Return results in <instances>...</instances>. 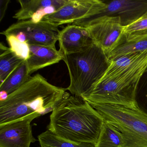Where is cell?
<instances>
[{
  "mask_svg": "<svg viewBox=\"0 0 147 147\" xmlns=\"http://www.w3.org/2000/svg\"><path fill=\"white\" fill-rule=\"evenodd\" d=\"M48 129L67 141L95 144L103 117L86 100L66 92L51 114Z\"/></svg>",
  "mask_w": 147,
  "mask_h": 147,
  "instance_id": "cell-1",
  "label": "cell"
},
{
  "mask_svg": "<svg viewBox=\"0 0 147 147\" xmlns=\"http://www.w3.org/2000/svg\"><path fill=\"white\" fill-rule=\"evenodd\" d=\"M66 91L51 84L39 74L31 76L5 100L0 101V125L32 114L41 116L52 111Z\"/></svg>",
  "mask_w": 147,
  "mask_h": 147,
  "instance_id": "cell-2",
  "label": "cell"
},
{
  "mask_svg": "<svg viewBox=\"0 0 147 147\" xmlns=\"http://www.w3.org/2000/svg\"><path fill=\"white\" fill-rule=\"evenodd\" d=\"M70 84L67 90L85 99L100 80L111 64L107 55L95 45L82 51L64 55Z\"/></svg>",
  "mask_w": 147,
  "mask_h": 147,
  "instance_id": "cell-3",
  "label": "cell"
},
{
  "mask_svg": "<svg viewBox=\"0 0 147 147\" xmlns=\"http://www.w3.org/2000/svg\"><path fill=\"white\" fill-rule=\"evenodd\" d=\"M147 69V61L135 67L100 80L85 100L95 104L117 105L138 108V88Z\"/></svg>",
  "mask_w": 147,
  "mask_h": 147,
  "instance_id": "cell-4",
  "label": "cell"
},
{
  "mask_svg": "<svg viewBox=\"0 0 147 147\" xmlns=\"http://www.w3.org/2000/svg\"><path fill=\"white\" fill-rule=\"evenodd\" d=\"M89 104L122 133L125 147H147V113L139 107Z\"/></svg>",
  "mask_w": 147,
  "mask_h": 147,
  "instance_id": "cell-5",
  "label": "cell"
},
{
  "mask_svg": "<svg viewBox=\"0 0 147 147\" xmlns=\"http://www.w3.org/2000/svg\"><path fill=\"white\" fill-rule=\"evenodd\" d=\"M60 32L58 26L46 20L35 23L27 20L13 24L1 34L5 36H14L20 42L26 43L28 45L56 48Z\"/></svg>",
  "mask_w": 147,
  "mask_h": 147,
  "instance_id": "cell-6",
  "label": "cell"
},
{
  "mask_svg": "<svg viewBox=\"0 0 147 147\" xmlns=\"http://www.w3.org/2000/svg\"><path fill=\"white\" fill-rule=\"evenodd\" d=\"M85 27L89 32L94 45L108 54L117 47L124 36L125 27L118 17L102 16L72 24Z\"/></svg>",
  "mask_w": 147,
  "mask_h": 147,
  "instance_id": "cell-7",
  "label": "cell"
},
{
  "mask_svg": "<svg viewBox=\"0 0 147 147\" xmlns=\"http://www.w3.org/2000/svg\"><path fill=\"white\" fill-rule=\"evenodd\" d=\"M105 5V1L100 0H69L57 11L45 16L42 20L57 26L72 24L98 16Z\"/></svg>",
  "mask_w": 147,
  "mask_h": 147,
  "instance_id": "cell-8",
  "label": "cell"
},
{
  "mask_svg": "<svg viewBox=\"0 0 147 147\" xmlns=\"http://www.w3.org/2000/svg\"><path fill=\"white\" fill-rule=\"evenodd\" d=\"M40 116L32 114L0 125V147H30L36 141L31 123Z\"/></svg>",
  "mask_w": 147,
  "mask_h": 147,
  "instance_id": "cell-9",
  "label": "cell"
},
{
  "mask_svg": "<svg viewBox=\"0 0 147 147\" xmlns=\"http://www.w3.org/2000/svg\"><path fill=\"white\" fill-rule=\"evenodd\" d=\"M105 2V6L101 13L94 18L102 16L118 17L124 27L140 19L147 12V0H113Z\"/></svg>",
  "mask_w": 147,
  "mask_h": 147,
  "instance_id": "cell-10",
  "label": "cell"
},
{
  "mask_svg": "<svg viewBox=\"0 0 147 147\" xmlns=\"http://www.w3.org/2000/svg\"><path fill=\"white\" fill-rule=\"evenodd\" d=\"M69 0H18L20 9L13 18L19 21L37 23L45 17L57 11Z\"/></svg>",
  "mask_w": 147,
  "mask_h": 147,
  "instance_id": "cell-11",
  "label": "cell"
},
{
  "mask_svg": "<svg viewBox=\"0 0 147 147\" xmlns=\"http://www.w3.org/2000/svg\"><path fill=\"white\" fill-rule=\"evenodd\" d=\"M58 41L63 56L80 52L94 44L86 28L74 24L61 31Z\"/></svg>",
  "mask_w": 147,
  "mask_h": 147,
  "instance_id": "cell-12",
  "label": "cell"
},
{
  "mask_svg": "<svg viewBox=\"0 0 147 147\" xmlns=\"http://www.w3.org/2000/svg\"><path fill=\"white\" fill-rule=\"evenodd\" d=\"M29 56L26 61L30 75L63 60V56L56 48L35 45H29Z\"/></svg>",
  "mask_w": 147,
  "mask_h": 147,
  "instance_id": "cell-13",
  "label": "cell"
},
{
  "mask_svg": "<svg viewBox=\"0 0 147 147\" xmlns=\"http://www.w3.org/2000/svg\"><path fill=\"white\" fill-rule=\"evenodd\" d=\"M147 61V51L120 56L111 60V65L101 80L111 77Z\"/></svg>",
  "mask_w": 147,
  "mask_h": 147,
  "instance_id": "cell-14",
  "label": "cell"
},
{
  "mask_svg": "<svg viewBox=\"0 0 147 147\" xmlns=\"http://www.w3.org/2000/svg\"><path fill=\"white\" fill-rule=\"evenodd\" d=\"M31 76L25 60L0 85V101L5 100L9 94L23 86Z\"/></svg>",
  "mask_w": 147,
  "mask_h": 147,
  "instance_id": "cell-15",
  "label": "cell"
},
{
  "mask_svg": "<svg viewBox=\"0 0 147 147\" xmlns=\"http://www.w3.org/2000/svg\"><path fill=\"white\" fill-rule=\"evenodd\" d=\"M0 85L25 60L18 56L10 48L0 45Z\"/></svg>",
  "mask_w": 147,
  "mask_h": 147,
  "instance_id": "cell-16",
  "label": "cell"
},
{
  "mask_svg": "<svg viewBox=\"0 0 147 147\" xmlns=\"http://www.w3.org/2000/svg\"><path fill=\"white\" fill-rule=\"evenodd\" d=\"M95 147H125L122 133L113 125L105 120Z\"/></svg>",
  "mask_w": 147,
  "mask_h": 147,
  "instance_id": "cell-17",
  "label": "cell"
},
{
  "mask_svg": "<svg viewBox=\"0 0 147 147\" xmlns=\"http://www.w3.org/2000/svg\"><path fill=\"white\" fill-rule=\"evenodd\" d=\"M147 51V37L126 41L123 36L118 45L108 54V58L112 60L123 55Z\"/></svg>",
  "mask_w": 147,
  "mask_h": 147,
  "instance_id": "cell-18",
  "label": "cell"
},
{
  "mask_svg": "<svg viewBox=\"0 0 147 147\" xmlns=\"http://www.w3.org/2000/svg\"><path fill=\"white\" fill-rule=\"evenodd\" d=\"M40 145L52 147H95V144L88 143H76L64 140L47 130L38 136Z\"/></svg>",
  "mask_w": 147,
  "mask_h": 147,
  "instance_id": "cell-19",
  "label": "cell"
},
{
  "mask_svg": "<svg viewBox=\"0 0 147 147\" xmlns=\"http://www.w3.org/2000/svg\"><path fill=\"white\" fill-rule=\"evenodd\" d=\"M123 37L126 41L147 37V18H141L125 27Z\"/></svg>",
  "mask_w": 147,
  "mask_h": 147,
  "instance_id": "cell-20",
  "label": "cell"
},
{
  "mask_svg": "<svg viewBox=\"0 0 147 147\" xmlns=\"http://www.w3.org/2000/svg\"><path fill=\"white\" fill-rule=\"evenodd\" d=\"M5 37L10 49L18 56L26 60L29 56V45L26 43L20 42L14 36H6Z\"/></svg>",
  "mask_w": 147,
  "mask_h": 147,
  "instance_id": "cell-21",
  "label": "cell"
},
{
  "mask_svg": "<svg viewBox=\"0 0 147 147\" xmlns=\"http://www.w3.org/2000/svg\"><path fill=\"white\" fill-rule=\"evenodd\" d=\"M10 0H1L0 1V21L4 18L8 7Z\"/></svg>",
  "mask_w": 147,
  "mask_h": 147,
  "instance_id": "cell-22",
  "label": "cell"
},
{
  "mask_svg": "<svg viewBox=\"0 0 147 147\" xmlns=\"http://www.w3.org/2000/svg\"><path fill=\"white\" fill-rule=\"evenodd\" d=\"M41 147H52L49 146H45V145H41Z\"/></svg>",
  "mask_w": 147,
  "mask_h": 147,
  "instance_id": "cell-23",
  "label": "cell"
},
{
  "mask_svg": "<svg viewBox=\"0 0 147 147\" xmlns=\"http://www.w3.org/2000/svg\"><path fill=\"white\" fill-rule=\"evenodd\" d=\"M142 18H147V13L144 14V16Z\"/></svg>",
  "mask_w": 147,
  "mask_h": 147,
  "instance_id": "cell-24",
  "label": "cell"
}]
</instances>
